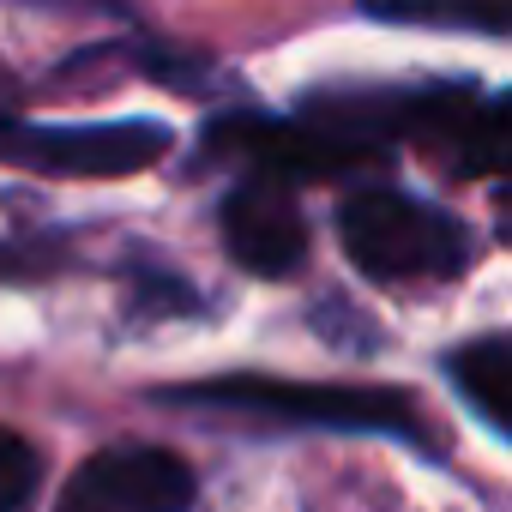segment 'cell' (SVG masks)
<instances>
[{"label":"cell","instance_id":"cell-10","mask_svg":"<svg viewBox=\"0 0 512 512\" xmlns=\"http://www.w3.org/2000/svg\"><path fill=\"white\" fill-rule=\"evenodd\" d=\"M13 85H7V73H0V145H7V133H13Z\"/></svg>","mask_w":512,"mask_h":512},{"label":"cell","instance_id":"cell-2","mask_svg":"<svg viewBox=\"0 0 512 512\" xmlns=\"http://www.w3.org/2000/svg\"><path fill=\"white\" fill-rule=\"evenodd\" d=\"M338 241L350 253V266L368 272L374 284H446L470 272V229L404 193V187H356L338 205Z\"/></svg>","mask_w":512,"mask_h":512},{"label":"cell","instance_id":"cell-4","mask_svg":"<svg viewBox=\"0 0 512 512\" xmlns=\"http://www.w3.org/2000/svg\"><path fill=\"white\" fill-rule=\"evenodd\" d=\"M217 223H223L229 260L253 278H290L308 260V217H302L284 175H266V169L241 175L223 193Z\"/></svg>","mask_w":512,"mask_h":512},{"label":"cell","instance_id":"cell-9","mask_svg":"<svg viewBox=\"0 0 512 512\" xmlns=\"http://www.w3.org/2000/svg\"><path fill=\"white\" fill-rule=\"evenodd\" d=\"M19 7H43V13H109V19H127V0H19Z\"/></svg>","mask_w":512,"mask_h":512},{"label":"cell","instance_id":"cell-8","mask_svg":"<svg viewBox=\"0 0 512 512\" xmlns=\"http://www.w3.org/2000/svg\"><path fill=\"white\" fill-rule=\"evenodd\" d=\"M37 482H43L37 446L0 422V512H25V506L37 500Z\"/></svg>","mask_w":512,"mask_h":512},{"label":"cell","instance_id":"cell-7","mask_svg":"<svg viewBox=\"0 0 512 512\" xmlns=\"http://www.w3.org/2000/svg\"><path fill=\"white\" fill-rule=\"evenodd\" d=\"M362 13L386 25H428V31H476V37L506 31V0H362Z\"/></svg>","mask_w":512,"mask_h":512},{"label":"cell","instance_id":"cell-5","mask_svg":"<svg viewBox=\"0 0 512 512\" xmlns=\"http://www.w3.org/2000/svg\"><path fill=\"white\" fill-rule=\"evenodd\" d=\"M55 512H193V470L169 446H109L73 470Z\"/></svg>","mask_w":512,"mask_h":512},{"label":"cell","instance_id":"cell-3","mask_svg":"<svg viewBox=\"0 0 512 512\" xmlns=\"http://www.w3.org/2000/svg\"><path fill=\"white\" fill-rule=\"evenodd\" d=\"M175 145L157 121H13L0 163L37 175H139Z\"/></svg>","mask_w":512,"mask_h":512},{"label":"cell","instance_id":"cell-1","mask_svg":"<svg viewBox=\"0 0 512 512\" xmlns=\"http://www.w3.org/2000/svg\"><path fill=\"white\" fill-rule=\"evenodd\" d=\"M157 404H187V410H229L253 422H302V428H350V434H392L404 446L434 452L428 416L392 392V386H302V380H260V374H223V380H193L157 392Z\"/></svg>","mask_w":512,"mask_h":512},{"label":"cell","instance_id":"cell-6","mask_svg":"<svg viewBox=\"0 0 512 512\" xmlns=\"http://www.w3.org/2000/svg\"><path fill=\"white\" fill-rule=\"evenodd\" d=\"M446 380L458 386V398L470 404V416L488 428V434H512V338L506 332H488L464 350L446 356Z\"/></svg>","mask_w":512,"mask_h":512}]
</instances>
